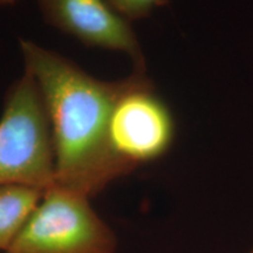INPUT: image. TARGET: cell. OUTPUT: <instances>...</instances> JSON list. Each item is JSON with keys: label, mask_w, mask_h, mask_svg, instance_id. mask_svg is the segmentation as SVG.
<instances>
[{"label": "cell", "mask_w": 253, "mask_h": 253, "mask_svg": "<svg viewBox=\"0 0 253 253\" xmlns=\"http://www.w3.org/2000/svg\"><path fill=\"white\" fill-rule=\"evenodd\" d=\"M25 71L39 88L52 134L54 184L93 197L134 171L108 141L112 109L122 80L103 81L65 56L20 41Z\"/></svg>", "instance_id": "obj_1"}, {"label": "cell", "mask_w": 253, "mask_h": 253, "mask_svg": "<svg viewBox=\"0 0 253 253\" xmlns=\"http://www.w3.org/2000/svg\"><path fill=\"white\" fill-rule=\"evenodd\" d=\"M54 184L49 121L34 78L27 71L6 91L0 116V186L46 191Z\"/></svg>", "instance_id": "obj_2"}, {"label": "cell", "mask_w": 253, "mask_h": 253, "mask_svg": "<svg viewBox=\"0 0 253 253\" xmlns=\"http://www.w3.org/2000/svg\"><path fill=\"white\" fill-rule=\"evenodd\" d=\"M89 199L52 185L5 253H115L116 237Z\"/></svg>", "instance_id": "obj_3"}, {"label": "cell", "mask_w": 253, "mask_h": 253, "mask_svg": "<svg viewBox=\"0 0 253 253\" xmlns=\"http://www.w3.org/2000/svg\"><path fill=\"white\" fill-rule=\"evenodd\" d=\"M175 120L147 72L125 79L109 119L113 153L132 170L163 157L175 140Z\"/></svg>", "instance_id": "obj_4"}, {"label": "cell", "mask_w": 253, "mask_h": 253, "mask_svg": "<svg viewBox=\"0 0 253 253\" xmlns=\"http://www.w3.org/2000/svg\"><path fill=\"white\" fill-rule=\"evenodd\" d=\"M50 26L84 45L125 53L134 71L147 72L142 48L130 26L104 0H37Z\"/></svg>", "instance_id": "obj_5"}, {"label": "cell", "mask_w": 253, "mask_h": 253, "mask_svg": "<svg viewBox=\"0 0 253 253\" xmlns=\"http://www.w3.org/2000/svg\"><path fill=\"white\" fill-rule=\"evenodd\" d=\"M43 192L26 185L0 186V251H7L39 204Z\"/></svg>", "instance_id": "obj_6"}, {"label": "cell", "mask_w": 253, "mask_h": 253, "mask_svg": "<svg viewBox=\"0 0 253 253\" xmlns=\"http://www.w3.org/2000/svg\"><path fill=\"white\" fill-rule=\"evenodd\" d=\"M104 1L116 13L131 23L149 17L154 9L169 4L170 0H104Z\"/></svg>", "instance_id": "obj_7"}, {"label": "cell", "mask_w": 253, "mask_h": 253, "mask_svg": "<svg viewBox=\"0 0 253 253\" xmlns=\"http://www.w3.org/2000/svg\"><path fill=\"white\" fill-rule=\"evenodd\" d=\"M18 2V0H0V7H8L13 6Z\"/></svg>", "instance_id": "obj_8"}, {"label": "cell", "mask_w": 253, "mask_h": 253, "mask_svg": "<svg viewBox=\"0 0 253 253\" xmlns=\"http://www.w3.org/2000/svg\"><path fill=\"white\" fill-rule=\"evenodd\" d=\"M250 253H253V249H252V250H251V252H250Z\"/></svg>", "instance_id": "obj_9"}]
</instances>
